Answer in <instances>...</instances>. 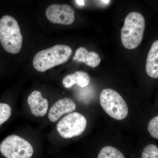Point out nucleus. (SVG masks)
<instances>
[{
    "label": "nucleus",
    "mask_w": 158,
    "mask_h": 158,
    "mask_svg": "<svg viewBox=\"0 0 158 158\" xmlns=\"http://www.w3.org/2000/svg\"><path fill=\"white\" fill-rule=\"evenodd\" d=\"M70 47L56 44L47 49L40 51L33 59L34 68L40 72L67 62L72 54Z\"/></svg>",
    "instance_id": "nucleus-1"
},
{
    "label": "nucleus",
    "mask_w": 158,
    "mask_h": 158,
    "mask_svg": "<svg viewBox=\"0 0 158 158\" xmlns=\"http://www.w3.org/2000/svg\"><path fill=\"white\" fill-rule=\"evenodd\" d=\"M145 27V19L141 13L133 11L128 14L121 31L123 46L128 49L138 47L143 39Z\"/></svg>",
    "instance_id": "nucleus-2"
},
{
    "label": "nucleus",
    "mask_w": 158,
    "mask_h": 158,
    "mask_svg": "<svg viewBox=\"0 0 158 158\" xmlns=\"http://www.w3.org/2000/svg\"><path fill=\"white\" fill-rule=\"evenodd\" d=\"M0 42L4 49L10 53L16 54L22 48L23 36L16 20L5 15L0 19Z\"/></svg>",
    "instance_id": "nucleus-3"
},
{
    "label": "nucleus",
    "mask_w": 158,
    "mask_h": 158,
    "mask_svg": "<svg viewBox=\"0 0 158 158\" xmlns=\"http://www.w3.org/2000/svg\"><path fill=\"white\" fill-rule=\"evenodd\" d=\"M100 103L106 113L114 119L122 120L127 116V105L116 90L109 88L103 89L100 95Z\"/></svg>",
    "instance_id": "nucleus-4"
},
{
    "label": "nucleus",
    "mask_w": 158,
    "mask_h": 158,
    "mask_svg": "<svg viewBox=\"0 0 158 158\" xmlns=\"http://www.w3.org/2000/svg\"><path fill=\"white\" fill-rule=\"evenodd\" d=\"M0 151L6 158H31L34 153L28 141L15 135L8 136L2 142Z\"/></svg>",
    "instance_id": "nucleus-5"
},
{
    "label": "nucleus",
    "mask_w": 158,
    "mask_h": 158,
    "mask_svg": "<svg viewBox=\"0 0 158 158\" xmlns=\"http://www.w3.org/2000/svg\"><path fill=\"white\" fill-rule=\"evenodd\" d=\"M85 116L77 112L69 113L57 125V131L62 138H71L81 135L87 127Z\"/></svg>",
    "instance_id": "nucleus-6"
},
{
    "label": "nucleus",
    "mask_w": 158,
    "mask_h": 158,
    "mask_svg": "<svg viewBox=\"0 0 158 158\" xmlns=\"http://www.w3.org/2000/svg\"><path fill=\"white\" fill-rule=\"evenodd\" d=\"M48 19L54 23L70 25L75 19V11L68 5L53 4L49 6L45 12Z\"/></svg>",
    "instance_id": "nucleus-7"
},
{
    "label": "nucleus",
    "mask_w": 158,
    "mask_h": 158,
    "mask_svg": "<svg viewBox=\"0 0 158 158\" xmlns=\"http://www.w3.org/2000/svg\"><path fill=\"white\" fill-rule=\"evenodd\" d=\"M76 109V104L73 100L68 98L60 99L54 103L49 111V119L52 122H56L62 115L72 112Z\"/></svg>",
    "instance_id": "nucleus-8"
},
{
    "label": "nucleus",
    "mask_w": 158,
    "mask_h": 158,
    "mask_svg": "<svg viewBox=\"0 0 158 158\" xmlns=\"http://www.w3.org/2000/svg\"><path fill=\"white\" fill-rule=\"evenodd\" d=\"M28 103L32 114L37 117H42L47 114L48 108V102L43 98L40 92L34 90L29 95Z\"/></svg>",
    "instance_id": "nucleus-9"
},
{
    "label": "nucleus",
    "mask_w": 158,
    "mask_h": 158,
    "mask_svg": "<svg viewBox=\"0 0 158 158\" xmlns=\"http://www.w3.org/2000/svg\"><path fill=\"white\" fill-rule=\"evenodd\" d=\"M73 59L79 62H83L86 65L95 68L100 63L101 59L99 55L94 52H89L84 47H80L75 53Z\"/></svg>",
    "instance_id": "nucleus-10"
},
{
    "label": "nucleus",
    "mask_w": 158,
    "mask_h": 158,
    "mask_svg": "<svg viewBox=\"0 0 158 158\" xmlns=\"http://www.w3.org/2000/svg\"><path fill=\"white\" fill-rule=\"evenodd\" d=\"M90 82V77L87 73L82 71L76 72L74 73L69 74L62 80V84L65 88H72L77 85L84 88L87 87Z\"/></svg>",
    "instance_id": "nucleus-11"
},
{
    "label": "nucleus",
    "mask_w": 158,
    "mask_h": 158,
    "mask_svg": "<svg viewBox=\"0 0 158 158\" xmlns=\"http://www.w3.org/2000/svg\"><path fill=\"white\" fill-rule=\"evenodd\" d=\"M146 71L151 77L158 78V40L152 44L148 55Z\"/></svg>",
    "instance_id": "nucleus-12"
},
{
    "label": "nucleus",
    "mask_w": 158,
    "mask_h": 158,
    "mask_svg": "<svg viewBox=\"0 0 158 158\" xmlns=\"http://www.w3.org/2000/svg\"><path fill=\"white\" fill-rule=\"evenodd\" d=\"M98 158H125L123 154L116 148L107 146L103 148Z\"/></svg>",
    "instance_id": "nucleus-13"
},
{
    "label": "nucleus",
    "mask_w": 158,
    "mask_h": 158,
    "mask_svg": "<svg viewBox=\"0 0 158 158\" xmlns=\"http://www.w3.org/2000/svg\"><path fill=\"white\" fill-rule=\"evenodd\" d=\"M11 113V108L9 105L0 103V126L8 120Z\"/></svg>",
    "instance_id": "nucleus-14"
},
{
    "label": "nucleus",
    "mask_w": 158,
    "mask_h": 158,
    "mask_svg": "<svg viewBox=\"0 0 158 158\" xmlns=\"http://www.w3.org/2000/svg\"><path fill=\"white\" fill-rule=\"evenodd\" d=\"M142 158H158V148L153 144L148 145L143 150Z\"/></svg>",
    "instance_id": "nucleus-15"
},
{
    "label": "nucleus",
    "mask_w": 158,
    "mask_h": 158,
    "mask_svg": "<svg viewBox=\"0 0 158 158\" xmlns=\"http://www.w3.org/2000/svg\"><path fill=\"white\" fill-rule=\"evenodd\" d=\"M148 130L153 138L158 139V116L150 120L148 123Z\"/></svg>",
    "instance_id": "nucleus-16"
},
{
    "label": "nucleus",
    "mask_w": 158,
    "mask_h": 158,
    "mask_svg": "<svg viewBox=\"0 0 158 158\" xmlns=\"http://www.w3.org/2000/svg\"><path fill=\"white\" fill-rule=\"evenodd\" d=\"M75 2H76L77 3V4L79 5L80 6H84L85 5V1H75Z\"/></svg>",
    "instance_id": "nucleus-17"
},
{
    "label": "nucleus",
    "mask_w": 158,
    "mask_h": 158,
    "mask_svg": "<svg viewBox=\"0 0 158 158\" xmlns=\"http://www.w3.org/2000/svg\"><path fill=\"white\" fill-rule=\"evenodd\" d=\"M102 2V3H109V2H110V1H101Z\"/></svg>",
    "instance_id": "nucleus-18"
}]
</instances>
